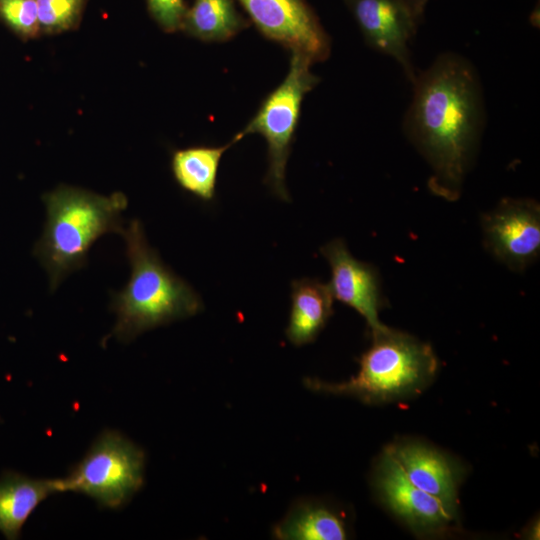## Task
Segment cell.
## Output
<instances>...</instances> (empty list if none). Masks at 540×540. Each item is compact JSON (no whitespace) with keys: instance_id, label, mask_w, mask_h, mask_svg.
<instances>
[{"instance_id":"obj_16","label":"cell","mask_w":540,"mask_h":540,"mask_svg":"<svg viewBox=\"0 0 540 540\" xmlns=\"http://www.w3.org/2000/svg\"><path fill=\"white\" fill-rule=\"evenodd\" d=\"M236 143L218 147L196 146L175 151L171 169L181 188L203 201L215 197L218 168L223 154Z\"/></svg>"},{"instance_id":"obj_8","label":"cell","mask_w":540,"mask_h":540,"mask_svg":"<svg viewBox=\"0 0 540 540\" xmlns=\"http://www.w3.org/2000/svg\"><path fill=\"white\" fill-rule=\"evenodd\" d=\"M238 1L263 36L313 62L329 56V37L305 0Z\"/></svg>"},{"instance_id":"obj_6","label":"cell","mask_w":540,"mask_h":540,"mask_svg":"<svg viewBox=\"0 0 540 540\" xmlns=\"http://www.w3.org/2000/svg\"><path fill=\"white\" fill-rule=\"evenodd\" d=\"M144 466L145 456L137 445L107 430L67 476L58 478L60 492L82 493L102 507L117 509L141 488Z\"/></svg>"},{"instance_id":"obj_17","label":"cell","mask_w":540,"mask_h":540,"mask_svg":"<svg viewBox=\"0 0 540 540\" xmlns=\"http://www.w3.org/2000/svg\"><path fill=\"white\" fill-rule=\"evenodd\" d=\"M249 25L233 0H194L181 30L202 41H227Z\"/></svg>"},{"instance_id":"obj_3","label":"cell","mask_w":540,"mask_h":540,"mask_svg":"<svg viewBox=\"0 0 540 540\" xmlns=\"http://www.w3.org/2000/svg\"><path fill=\"white\" fill-rule=\"evenodd\" d=\"M43 202L46 222L34 254L54 291L68 274L86 264L88 250L100 236L121 234L127 198L121 192L105 196L60 185L44 194Z\"/></svg>"},{"instance_id":"obj_13","label":"cell","mask_w":540,"mask_h":540,"mask_svg":"<svg viewBox=\"0 0 540 540\" xmlns=\"http://www.w3.org/2000/svg\"><path fill=\"white\" fill-rule=\"evenodd\" d=\"M333 300L328 284L312 278L293 280L287 339L295 346L314 341L333 314Z\"/></svg>"},{"instance_id":"obj_4","label":"cell","mask_w":540,"mask_h":540,"mask_svg":"<svg viewBox=\"0 0 540 540\" xmlns=\"http://www.w3.org/2000/svg\"><path fill=\"white\" fill-rule=\"evenodd\" d=\"M372 338L355 376L340 383L306 378L304 385L316 392L351 395L376 403L408 396L431 381L437 359L428 344L389 327L372 334Z\"/></svg>"},{"instance_id":"obj_18","label":"cell","mask_w":540,"mask_h":540,"mask_svg":"<svg viewBox=\"0 0 540 540\" xmlns=\"http://www.w3.org/2000/svg\"><path fill=\"white\" fill-rule=\"evenodd\" d=\"M41 32L55 34L75 28L85 0H36Z\"/></svg>"},{"instance_id":"obj_19","label":"cell","mask_w":540,"mask_h":540,"mask_svg":"<svg viewBox=\"0 0 540 540\" xmlns=\"http://www.w3.org/2000/svg\"><path fill=\"white\" fill-rule=\"evenodd\" d=\"M0 17L22 38L41 33L36 0H0Z\"/></svg>"},{"instance_id":"obj_1","label":"cell","mask_w":540,"mask_h":540,"mask_svg":"<svg viewBox=\"0 0 540 540\" xmlns=\"http://www.w3.org/2000/svg\"><path fill=\"white\" fill-rule=\"evenodd\" d=\"M412 84L405 133L431 168L428 187L432 193L456 200L475 158L484 124L478 74L467 59L446 52Z\"/></svg>"},{"instance_id":"obj_2","label":"cell","mask_w":540,"mask_h":540,"mask_svg":"<svg viewBox=\"0 0 540 540\" xmlns=\"http://www.w3.org/2000/svg\"><path fill=\"white\" fill-rule=\"evenodd\" d=\"M121 235L131 274L125 287L115 293L111 307L116 314L112 334L129 342L139 334L191 317L203 308L198 293L160 259L145 236L142 223L134 219Z\"/></svg>"},{"instance_id":"obj_11","label":"cell","mask_w":540,"mask_h":540,"mask_svg":"<svg viewBox=\"0 0 540 540\" xmlns=\"http://www.w3.org/2000/svg\"><path fill=\"white\" fill-rule=\"evenodd\" d=\"M375 482L384 503L416 531H440L455 518L456 505L411 484L386 452L378 465Z\"/></svg>"},{"instance_id":"obj_5","label":"cell","mask_w":540,"mask_h":540,"mask_svg":"<svg viewBox=\"0 0 540 540\" xmlns=\"http://www.w3.org/2000/svg\"><path fill=\"white\" fill-rule=\"evenodd\" d=\"M308 56L291 51L284 80L261 103L254 117L234 139L260 134L267 142L269 167L266 181L278 198L288 201L285 184L286 165L305 95L319 82Z\"/></svg>"},{"instance_id":"obj_12","label":"cell","mask_w":540,"mask_h":540,"mask_svg":"<svg viewBox=\"0 0 540 540\" xmlns=\"http://www.w3.org/2000/svg\"><path fill=\"white\" fill-rule=\"evenodd\" d=\"M385 452L398 464L411 484L456 505L457 474L440 452L414 442L392 446Z\"/></svg>"},{"instance_id":"obj_7","label":"cell","mask_w":540,"mask_h":540,"mask_svg":"<svg viewBox=\"0 0 540 540\" xmlns=\"http://www.w3.org/2000/svg\"><path fill=\"white\" fill-rule=\"evenodd\" d=\"M487 250L512 271L521 272L540 254V205L534 199L504 198L482 216Z\"/></svg>"},{"instance_id":"obj_21","label":"cell","mask_w":540,"mask_h":540,"mask_svg":"<svg viewBox=\"0 0 540 540\" xmlns=\"http://www.w3.org/2000/svg\"><path fill=\"white\" fill-rule=\"evenodd\" d=\"M429 0H409L415 14L421 20Z\"/></svg>"},{"instance_id":"obj_20","label":"cell","mask_w":540,"mask_h":540,"mask_svg":"<svg viewBox=\"0 0 540 540\" xmlns=\"http://www.w3.org/2000/svg\"><path fill=\"white\" fill-rule=\"evenodd\" d=\"M150 15L165 32L181 30L187 11L184 0H147Z\"/></svg>"},{"instance_id":"obj_14","label":"cell","mask_w":540,"mask_h":540,"mask_svg":"<svg viewBox=\"0 0 540 540\" xmlns=\"http://www.w3.org/2000/svg\"><path fill=\"white\" fill-rule=\"evenodd\" d=\"M60 492L58 479H36L15 472L0 478V532L19 538L30 515L48 496Z\"/></svg>"},{"instance_id":"obj_9","label":"cell","mask_w":540,"mask_h":540,"mask_svg":"<svg viewBox=\"0 0 540 540\" xmlns=\"http://www.w3.org/2000/svg\"><path fill=\"white\" fill-rule=\"evenodd\" d=\"M366 43L394 58L413 83L415 73L409 44L419 22L409 0H345Z\"/></svg>"},{"instance_id":"obj_15","label":"cell","mask_w":540,"mask_h":540,"mask_svg":"<svg viewBox=\"0 0 540 540\" xmlns=\"http://www.w3.org/2000/svg\"><path fill=\"white\" fill-rule=\"evenodd\" d=\"M273 536L280 540H343L347 528L342 517L326 505L303 500L274 526Z\"/></svg>"},{"instance_id":"obj_10","label":"cell","mask_w":540,"mask_h":540,"mask_svg":"<svg viewBox=\"0 0 540 540\" xmlns=\"http://www.w3.org/2000/svg\"><path fill=\"white\" fill-rule=\"evenodd\" d=\"M331 268L328 284L334 299L356 310L365 320L371 334L387 326L379 320L383 306L377 270L357 260L342 239H334L321 248Z\"/></svg>"}]
</instances>
